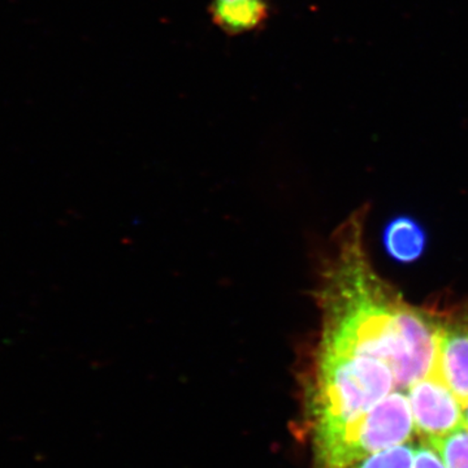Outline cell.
<instances>
[{
	"instance_id": "cell-1",
	"label": "cell",
	"mask_w": 468,
	"mask_h": 468,
	"mask_svg": "<svg viewBox=\"0 0 468 468\" xmlns=\"http://www.w3.org/2000/svg\"><path fill=\"white\" fill-rule=\"evenodd\" d=\"M414 431L408 393L394 389L314 455L315 468H351L377 452L408 443Z\"/></svg>"
},
{
	"instance_id": "cell-2",
	"label": "cell",
	"mask_w": 468,
	"mask_h": 468,
	"mask_svg": "<svg viewBox=\"0 0 468 468\" xmlns=\"http://www.w3.org/2000/svg\"><path fill=\"white\" fill-rule=\"evenodd\" d=\"M415 431L424 441L440 439L464 427V408L439 368L406 389Z\"/></svg>"
},
{
	"instance_id": "cell-3",
	"label": "cell",
	"mask_w": 468,
	"mask_h": 468,
	"mask_svg": "<svg viewBox=\"0 0 468 468\" xmlns=\"http://www.w3.org/2000/svg\"><path fill=\"white\" fill-rule=\"evenodd\" d=\"M385 250L394 261L410 263L420 258L426 249V233L417 221L399 218L384 232Z\"/></svg>"
},
{
	"instance_id": "cell-4",
	"label": "cell",
	"mask_w": 468,
	"mask_h": 468,
	"mask_svg": "<svg viewBox=\"0 0 468 468\" xmlns=\"http://www.w3.org/2000/svg\"><path fill=\"white\" fill-rule=\"evenodd\" d=\"M266 12L261 0H217L215 3L218 21L232 32L258 26L266 16Z\"/></svg>"
},
{
	"instance_id": "cell-5",
	"label": "cell",
	"mask_w": 468,
	"mask_h": 468,
	"mask_svg": "<svg viewBox=\"0 0 468 468\" xmlns=\"http://www.w3.org/2000/svg\"><path fill=\"white\" fill-rule=\"evenodd\" d=\"M448 468H468V428L426 441Z\"/></svg>"
},
{
	"instance_id": "cell-6",
	"label": "cell",
	"mask_w": 468,
	"mask_h": 468,
	"mask_svg": "<svg viewBox=\"0 0 468 468\" xmlns=\"http://www.w3.org/2000/svg\"><path fill=\"white\" fill-rule=\"evenodd\" d=\"M414 468H448L441 458L426 441L415 448Z\"/></svg>"
},
{
	"instance_id": "cell-7",
	"label": "cell",
	"mask_w": 468,
	"mask_h": 468,
	"mask_svg": "<svg viewBox=\"0 0 468 468\" xmlns=\"http://www.w3.org/2000/svg\"><path fill=\"white\" fill-rule=\"evenodd\" d=\"M464 427L468 428V406L464 410Z\"/></svg>"
}]
</instances>
